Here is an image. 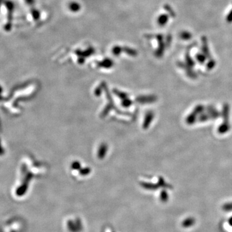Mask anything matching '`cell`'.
Returning a JSON list of instances; mask_svg holds the SVG:
<instances>
[{
  "instance_id": "cell-2",
  "label": "cell",
  "mask_w": 232,
  "mask_h": 232,
  "mask_svg": "<svg viewBox=\"0 0 232 232\" xmlns=\"http://www.w3.org/2000/svg\"><path fill=\"white\" fill-rule=\"evenodd\" d=\"M69 10L72 12H78L81 8V6L78 2L72 1L69 4Z\"/></svg>"
},
{
  "instance_id": "cell-4",
  "label": "cell",
  "mask_w": 232,
  "mask_h": 232,
  "mask_svg": "<svg viewBox=\"0 0 232 232\" xmlns=\"http://www.w3.org/2000/svg\"><path fill=\"white\" fill-rule=\"evenodd\" d=\"M25 1L29 5H33L35 3V0H25Z\"/></svg>"
},
{
  "instance_id": "cell-3",
  "label": "cell",
  "mask_w": 232,
  "mask_h": 232,
  "mask_svg": "<svg viewBox=\"0 0 232 232\" xmlns=\"http://www.w3.org/2000/svg\"><path fill=\"white\" fill-rule=\"evenodd\" d=\"M31 14H32L33 18L35 20H37L40 18V12L37 9H35V8H33V9H32Z\"/></svg>"
},
{
  "instance_id": "cell-1",
  "label": "cell",
  "mask_w": 232,
  "mask_h": 232,
  "mask_svg": "<svg viewBox=\"0 0 232 232\" xmlns=\"http://www.w3.org/2000/svg\"><path fill=\"white\" fill-rule=\"evenodd\" d=\"M5 6L7 8V23L5 26V29L7 31H9L11 30L12 28V15H13V12L14 9V4L11 1H6Z\"/></svg>"
},
{
  "instance_id": "cell-5",
  "label": "cell",
  "mask_w": 232,
  "mask_h": 232,
  "mask_svg": "<svg viewBox=\"0 0 232 232\" xmlns=\"http://www.w3.org/2000/svg\"><path fill=\"white\" fill-rule=\"evenodd\" d=\"M1 3H2V0H0V7H1Z\"/></svg>"
}]
</instances>
